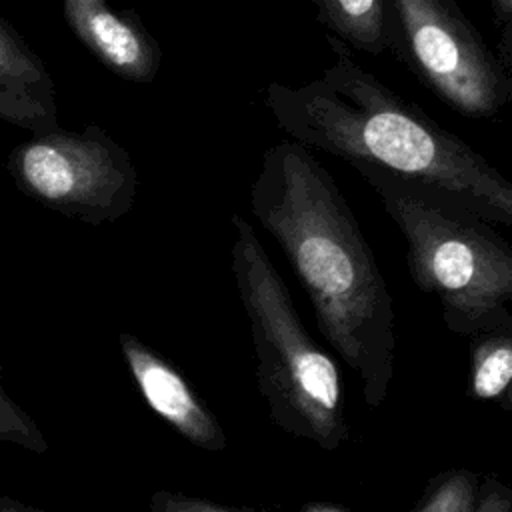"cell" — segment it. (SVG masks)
I'll use <instances>...</instances> for the list:
<instances>
[{
  "instance_id": "cell-1",
  "label": "cell",
  "mask_w": 512,
  "mask_h": 512,
  "mask_svg": "<svg viewBox=\"0 0 512 512\" xmlns=\"http://www.w3.org/2000/svg\"><path fill=\"white\" fill-rule=\"evenodd\" d=\"M330 66L306 84L270 82L262 102L288 140L392 180L480 220L512 228V180L398 96L328 38Z\"/></svg>"
},
{
  "instance_id": "cell-2",
  "label": "cell",
  "mask_w": 512,
  "mask_h": 512,
  "mask_svg": "<svg viewBox=\"0 0 512 512\" xmlns=\"http://www.w3.org/2000/svg\"><path fill=\"white\" fill-rule=\"evenodd\" d=\"M250 208L278 242L334 352L380 406L394 374V306L378 260L328 170L312 150L270 146L250 186Z\"/></svg>"
},
{
  "instance_id": "cell-3",
  "label": "cell",
  "mask_w": 512,
  "mask_h": 512,
  "mask_svg": "<svg viewBox=\"0 0 512 512\" xmlns=\"http://www.w3.org/2000/svg\"><path fill=\"white\" fill-rule=\"evenodd\" d=\"M232 226V274L250 324L268 414L284 432L336 450L348 440L338 368L304 328L252 224L234 214Z\"/></svg>"
},
{
  "instance_id": "cell-4",
  "label": "cell",
  "mask_w": 512,
  "mask_h": 512,
  "mask_svg": "<svg viewBox=\"0 0 512 512\" xmlns=\"http://www.w3.org/2000/svg\"><path fill=\"white\" fill-rule=\"evenodd\" d=\"M374 188L406 242L414 284L440 300L446 326L476 336L512 320V244L486 220L444 206L372 168Z\"/></svg>"
},
{
  "instance_id": "cell-5",
  "label": "cell",
  "mask_w": 512,
  "mask_h": 512,
  "mask_svg": "<svg viewBox=\"0 0 512 512\" xmlns=\"http://www.w3.org/2000/svg\"><path fill=\"white\" fill-rule=\"evenodd\" d=\"M8 172L28 198L88 224L118 220L136 196L128 150L96 124L34 134L10 152Z\"/></svg>"
},
{
  "instance_id": "cell-6",
  "label": "cell",
  "mask_w": 512,
  "mask_h": 512,
  "mask_svg": "<svg viewBox=\"0 0 512 512\" xmlns=\"http://www.w3.org/2000/svg\"><path fill=\"white\" fill-rule=\"evenodd\" d=\"M398 50L454 110L492 118L512 102L498 56L454 0H388Z\"/></svg>"
},
{
  "instance_id": "cell-7",
  "label": "cell",
  "mask_w": 512,
  "mask_h": 512,
  "mask_svg": "<svg viewBox=\"0 0 512 512\" xmlns=\"http://www.w3.org/2000/svg\"><path fill=\"white\" fill-rule=\"evenodd\" d=\"M118 342L146 404L194 446L210 452L224 450L226 436L222 426L188 380L134 334L122 332Z\"/></svg>"
},
{
  "instance_id": "cell-8",
  "label": "cell",
  "mask_w": 512,
  "mask_h": 512,
  "mask_svg": "<svg viewBox=\"0 0 512 512\" xmlns=\"http://www.w3.org/2000/svg\"><path fill=\"white\" fill-rule=\"evenodd\" d=\"M64 18L76 38L116 76L146 84L160 70L162 52L134 10L106 0H64Z\"/></svg>"
},
{
  "instance_id": "cell-9",
  "label": "cell",
  "mask_w": 512,
  "mask_h": 512,
  "mask_svg": "<svg viewBox=\"0 0 512 512\" xmlns=\"http://www.w3.org/2000/svg\"><path fill=\"white\" fill-rule=\"evenodd\" d=\"M0 120L44 134L58 128L54 82L44 62L0 16Z\"/></svg>"
},
{
  "instance_id": "cell-10",
  "label": "cell",
  "mask_w": 512,
  "mask_h": 512,
  "mask_svg": "<svg viewBox=\"0 0 512 512\" xmlns=\"http://www.w3.org/2000/svg\"><path fill=\"white\" fill-rule=\"evenodd\" d=\"M318 20L340 42L378 56L392 44L386 0H310Z\"/></svg>"
},
{
  "instance_id": "cell-11",
  "label": "cell",
  "mask_w": 512,
  "mask_h": 512,
  "mask_svg": "<svg viewBox=\"0 0 512 512\" xmlns=\"http://www.w3.org/2000/svg\"><path fill=\"white\" fill-rule=\"evenodd\" d=\"M512 388V320L472 336L468 392L476 400L502 402Z\"/></svg>"
},
{
  "instance_id": "cell-12",
  "label": "cell",
  "mask_w": 512,
  "mask_h": 512,
  "mask_svg": "<svg viewBox=\"0 0 512 512\" xmlns=\"http://www.w3.org/2000/svg\"><path fill=\"white\" fill-rule=\"evenodd\" d=\"M0 442L16 444L28 452H48V440L34 418L6 392L0 366Z\"/></svg>"
},
{
  "instance_id": "cell-13",
  "label": "cell",
  "mask_w": 512,
  "mask_h": 512,
  "mask_svg": "<svg viewBox=\"0 0 512 512\" xmlns=\"http://www.w3.org/2000/svg\"><path fill=\"white\" fill-rule=\"evenodd\" d=\"M478 486L476 474L468 470L450 472L428 492L416 512H474Z\"/></svg>"
},
{
  "instance_id": "cell-14",
  "label": "cell",
  "mask_w": 512,
  "mask_h": 512,
  "mask_svg": "<svg viewBox=\"0 0 512 512\" xmlns=\"http://www.w3.org/2000/svg\"><path fill=\"white\" fill-rule=\"evenodd\" d=\"M150 512H242L230 506H222L218 502L190 496L182 492L156 490L150 496Z\"/></svg>"
},
{
  "instance_id": "cell-15",
  "label": "cell",
  "mask_w": 512,
  "mask_h": 512,
  "mask_svg": "<svg viewBox=\"0 0 512 512\" xmlns=\"http://www.w3.org/2000/svg\"><path fill=\"white\" fill-rule=\"evenodd\" d=\"M474 512H512V490L496 478H486L478 486Z\"/></svg>"
},
{
  "instance_id": "cell-16",
  "label": "cell",
  "mask_w": 512,
  "mask_h": 512,
  "mask_svg": "<svg viewBox=\"0 0 512 512\" xmlns=\"http://www.w3.org/2000/svg\"><path fill=\"white\" fill-rule=\"evenodd\" d=\"M500 64H502V70L506 74V80H508V86H510V94H512V32L510 30H502V38H500Z\"/></svg>"
},
{
  "instance_id": "cell-17",
  "label": "cell",
  "mask_w": 512,
  "mask_h": 512,
  "mask_svg": "<svg viewBox=\"0 0 512 512\" xmlns=\"http://www.w3.org/2000/svg\"><path fill=\"white\" fill-rule=\"evenodd\" d=\"M492 12L502 30L512 32V0H492Z\"/></svg>"
},
{
  "instance_id": "cell-18",
  "label": "cell",
  "mask_w": 512,
  "mask_h": 512,
  "mask_svg": "<svg viewBox=\"0 0 512 512\" xmlns=\"http://www.w3.org/2000/svg\"><path fill=\"white\" fill-rule=\"evenodd\" d=\"M0 512H46V510L28 506V504H24L20 500H14L6 494H0Z\"/></svg>"
},
{
  "instance_id": "cell-19",
  "label": "cell",
  "mask_w": 512,
  "mask_h": 512,
  "mask_svg": "<svg viewBox=\"0 0 512 512\" xmlns=\"http://www.w3.org/2000/svg\"><path fill=\"white\" fill-rule=\"evenodd\" d=\"M304 512H342V510H336L332 506H310Z\"/></svg>"
},
{
  "instance_id": "cell-20",
  "label": "cell",
  "mask_w": 512,
  "mask_h": 512,
  "mask_svg": "<svg viewBox=\"0 0 512 512\" xmlns=\"http://www.w3.org/2000/svg\"><path fill=\"white\" fill-rule=\"evenodd\" d=\"M500 404H502V408H506V410H510V412H512V388L508 390V394L504 396V400H502Z\"/></svg>"
}]
</instances>
